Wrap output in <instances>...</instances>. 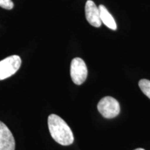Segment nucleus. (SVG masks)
<instances>
[{
	"label": "nucleus",
	"instance_id": "nucleus-1",
	"mask_svg": "<svg viewBox=\"0 0 150 150\" xmlns=\"http://www.w3.org/2000/svg\"><path fill=\"white\" fill-rule=\"evenodd\" d=\"M48 127L52 138L60 145L68 146L73 143L74 136L72 131L61 117L55 114L49 116Z\"/></svg>",
	"mask_w": 150,
	"mask_h": 150
},
{
	"label": "nucleus",
	"instance_id": "nucleus-2",
	"mask_svg": "<svg viewBox=\"0 0 150 150\" xmlns=\"http://www.w3.org/2000/svg\"><path fill=\"white\" fill-rule=\"evenodd\" d=\"M98 111L102 115L107 119L114 118L119 115L120 106L119 102L113 97L106 96L99 101L97 104Z\"/></svg>",
	"mask_w": 150,
	"mask_h": 150
},
{
	"label": "nucleus",
	"instance_id": "nucleus-3",
	"mask_svg": "<svg viewBox=\"0 0 150 150\" xmlns=\"http://www.w3.org/2000/svg\"><path fill=\"white\" fill-rule=\"evenodd\" d=\"M22 64L19 56L13 55L0 61V81L10 77L18 72Z\"/></svg>",
	"mask_w": 150,
	"mask_h": 150
},
{
	"label": "nucleus",
	"instance_id": "nucleus-4",
	"mask_svg": "<svg viewBox=\"0 0 150 150\" xmlns=\"http://www.w3.org/2000/svg\"><path fill=\"white\" fill-rule=\"evenodd\" d=\"M70 76L76 85H81L88 76V69L85 62L81 58H74L71 62Z\"/></svg>",
	"mask_w": 150,
	"mask_h": 150
},
{
	"label": "nucleus",
	"instance_id": "nucleus-5",
	"mask_svg": "<svg viewBox=\"0 0 150 150\" xmlns=\"http://www.w3.org/2000/svg\"><path fill=\"white\" fill-rule=\"evenodd\" d=\"M16 142L6 125L0 121V150H15Z\"/></svg>",
	"mask_w": 150,
	"mask_h": 150
},
{
	"label": "nucleus",
	"instance_id": "nucleus-6",
	"mask_svg": "<svg viewBox=\"0 0 150 150\" xmlns=\"http://www.w3.org/2000/svg\"><path fill=\"white\" fill-rule=\"evenodd\" d=\"M85 13L87 21L95 27H99L102 25L100 18V12L95 2L88 0L85 6Z\"/></svg>",
	"mask_w": 150,
	"mask_h": 150
},
{
	"label": "nucleus",
	"instance_id": "nucleus-7",
	"mask_svg": "<svg viewBox=\"0 0 150 150\" xmlns=\"http://www.w3.org/2000/svg\"><path fill=\"white\" fill-rule=\"evenodd\" d=\"M98 8L99 12H100V18L102 22L110 29H117V25H116L115 20H114L113 17L110 14L106 7L104 5H99Z\"/></svg>",
	"mask_w": 150,
	"mask_h": 150
},
{
	"label": "nucleus",
	"instance_id": "nucleus-8",
	"mask_svg": "<svg viewBox=\"0 0 150 150\" xmlns=\"http://www.w3.org/2000/svg\"><path fill=\"white\" fill-rule=\"evenodd\" d=\"M138 86L142 93L150 99V81L147 79H141L138 83Z\"/></svg>",
	"mask_w": 150,
	"mask_h": 150
},
{
	"label": "nucleus",
	"instance_id": "nucleus-9",
	"mask_svg": "<svg viewBox=\"0 0 150 150\" xmlns=\"http://www.w3.org/2000/svg\"><path fill=\"white\" fill-rule=\"evenodd\" d=\"M0 6L6 10H11L14 4L11 0H0Z\"/></svg>",
	"mask_w": 150,
	"mask_h": 150
},
{
	"label": "nucleus",
	"instance_id": "nucleus-10",
	"mask_svg": "<svg viewBox=\"0 0 150 150\" xmlns=\"http://www.w3.org/2000/svg\"><path fill=\"white\" fill-rule=\"evenodd\" d=\"M134 150H145L144 149H142V148H138V149H136Z\"/></svg>",
	"mask_w": 150,
	"mask_h": 150
}]
</instances>
